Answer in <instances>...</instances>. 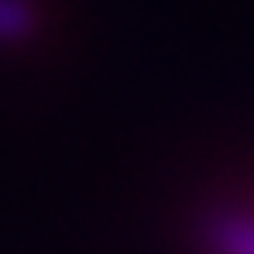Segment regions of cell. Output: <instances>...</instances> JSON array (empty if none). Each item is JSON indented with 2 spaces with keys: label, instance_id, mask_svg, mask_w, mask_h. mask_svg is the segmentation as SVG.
I'll return each instance as SVG.
<instances>
[{
  "label": "cell",
  "instance_id": "cell-1",
  "mask_svg": "<svg viewBox=\"0 0 254 254\" xmlns=\"http://www.w3.org/2000/svg\"><path fill=\"white\" fill-rule=\"evenodd\" d=\"M210 244L216 254H254V216L220 213L210 223Z\"/></svg>",
  "mask_w": 254,
  "mask_h": 254
},
{
  "label": "cell",
  "instance_id": "cell-2",
  "mask_svg": "<svg viewBox=\"0 0 254 254\" xmlns=\"http://www.w3.org/2000/svg\"><path fill=\"white\" fill-rule=\"evenodd\" d=\"M42 17L31 0H0V45H21L38 31Z\"/></svg>",
  "mask_w": 254,
  "mask_h": 254
}]
</instances>
